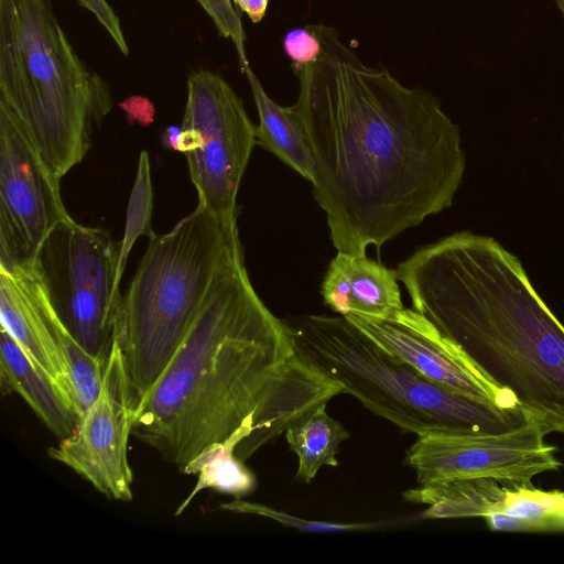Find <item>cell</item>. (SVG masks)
I'll list each match as a JSON object with an SVG mask.
<instances>
[{
  "label": "cell",
  "mask_w": 564,
  "mask_h": 564,
  "mask_svg": "<svg viewBox=\"0 0 564 564\" xmlns=\"http://www.w3.org/2000/svg\"><path fill=\"white\" fill-rule=\"evenodd\" d=\"M294 73L314 159L313 195L337 251L366 256L453 204L466 170L458 126L436 98L364 64L328 25Z\"/></svg>",
  "instance_id": "6da1fadb"
},
{
  "label": "cell",
  "mask_w": 564,
  "mask_h": 564,
  "mask_svg": "<svg viewBox=\"0 0 564 564\" xmlns=\"http://www.w3.org/2000/svg\"><path fill=\"white\" fill-rule=\"evenodd\" d=\"M343 393L254 291L236 230L182 346L132 412L131 436L181 473L231 438L246 462Z\"/></svg>",
  "instance_id": "7a4b0ae2"
},
{
  "label": "cell",
  "mask_w": 564,
  "mask_h": 564,
  "mask_svg": "<svg viewBox=\"0 0 564 564\" xmlns=\"http://www.w3.org/2000/svg\"><path fill=\"white\" fill-rule=\"evenodd\" d=\"M415 311L488 382L564 434V325L496 239L456 232L395 269Z\"/></svg>",
  "instance_id": "3957f363"
},
{
  "label": "cell",
  "mask_w": 564,
  "mask_h": 564,
  "mask_svg": "<svg viewBox=\"0 0 564 564\" xmlns=\"http://www.w3.org/2000/svg\"><path fill=\"white\" fill-rule=\"evenodd\" d=\"M113 107L110 87L74 50L52 0H0V111L62 178Z\"/></svg>",
  "instance_id": "277c9868"
},
{
  "label": "cell",
  "mask_w": 564,
  "mask_h": 564,
  "mask_svg": "<svg viewBox=\"0 0 564 564\" xmlns=\"http://www.w3.org/2000/svg\"><path fill=\"white\" fill-rule=\"evenodd\" d=\"M237 229L197 206L167 234L150 239L115 333L131 414L182 346Z\"/></svg>",
  "instance_id": "5b68a950"
},
{
  "label": "cell",
  "mask_w": 564,
  "mask_h": 564,
  "mask_svg": "<svg viewBox=\"0 0 564 564\" xmlns=\"http://www.w3.org/2000/svg\"><path fill=\"white\" fill-rule=\"evenodd\" d=\"M300 346L345 393L403 433L496 434L529 419L518 405L498 406L454 393L387 351L345 316L307 314L286 321Z\"/></svg>",
  "instance_id": "8992f818"
},
{
  "label": "cell",
  "mask_w": 564,
  "mask_h": 564,
  "mask_svg": "<svg viewBox=\"0 0 564 564\" xmlns=\"http://www.w3.org/2000/svg\"><path fill=\"white\" fill-rule=\"evenodd\" d=\"M119 256L120 242L108 230L69 216L48 234L33 264L67 332L104 364L122 303Z\"/></svg>",
  "instance_id": "52a82bcc"
},
{
  "label": "cell",
  "mask_w": 564,
  "mask_h": 564,
  "mask_svg": "<svg viewBox=\"0 0 564 564\" xmlns=\"http://www.w3.org/2000/svg\"><path fill=\"white\" fill-rule=\"evenodd\" d=\"M181 126L200 134L199 148L185 154L197 206L226 224H237V194L257 143L256 126L242 100L220 75L193 72Z\"/></svg>",
  "instance_id": "ba28073f"
},
{
  "label": "cell",
  "mask_w": 564,
  "mask_h": 564,
  "mask_svg": "<svg viewBox=\"0 0 564 564\" xmlns=\"http://www.w3.org/2000/svg\"><path fill=\"white\" fill-rule=\"evenodd\" d=\"M546 434L533 416L496 434L426 433L406 449L404 465L415 471L419 486L476 478L531 485L534 476L562 466L556 447L544 441Z\"/></svg>",
  "instance_id": "9c48e42d"
},
{
  "label": "cell",
  "mask_w": 564,
  "mask_h": 564,
  "mask_svg": "<svg viewBox=\"0 0 564 564\" xmlns=\"http://www.w3.org/2000/svg\"><path fill=\"white\" fill-rule=\"evenodd\" d=\"M59 182L15 121L0 111V268L32 267L48 234L69 217Z\"/></svg>",
  "instance_id": "30bf717a"
},
{
  "label": "cell",
  "mask_w": 564,
  "mask_h": 564,
  "mask_svg": "<svg viewBox=\"0 0 564 564\" xmlns=\"http://www.w3.org/2000/svg\"><path fill=\"white\" fill-rule=\"evenodd\" d=\"M116 338L104 369L101 392L80 417L75 431L47 453L109 499H133V475L128 462L131 412Z\"/></svg>",
  "instance_id": "8fae6325"
},
{
  "label": "cell",
  "mask_w": 564,
  "mask_h": 564,
  "mask_svg": "<svg viewBox=\"0 0 564 564\" xmlns=\"http://www.w3.org/2000/svg\"><path fill=\"white\" fill-rule=\"evenodd\" d=\"M345 317L387 351L444 389L498 406L517 405L509 394L482 378L457 346L414 308L403 307L386 318L357 314Z\"/></svg>",
  "instance_id": "7c38bea8"
},
{
  "label": "cell",
  "mask_w": 564,
  "mask_h": 564,
  "mask_svg": "<svg viewBox=\"0 0 564 564\" xmlns=\"http://www.w3.org/2000/svg\"><path fill=\"white\" fill-rule=\"evenodd\" d=\"M0 322L30 359L74 400L67 348L75 339L53 307L33 265L0 268Z\"/></svg>",
  "instance_id": "4fadbf2b"
},
{
  "label": "cell",
  "mask_w": 564,
  "mask_h": 564,
  "mask_svg": "<svg viewBox=\"0 0 564 564\" xmlns=\"http://www.w3.org/2000/svg\"><path fill=\"white\" fill-rule=\"evenodd\" d=\"M321 293L324 303L341 316L386 318L404 307L395 270L344 251L330 261Z\"/></svg>",
  "instance_id": "5bb4252c"
},
{
  "label": "cell",
  "mask_w": 564,
  "mask_h": 564,
  "mask_svg": "<svg viewBox=\"0 0 564 564\" xmlns=\"http://www.w3.org/2000/svg\"><path fill=\"white\" fill-rule=\"evenodd\" d=\"M0 375L3 393H18L58 440L75 431L80 415L74 400L30 359L2 327Z\"/></svg>",
  "instance_id": "9a60e30c"
},
{
  "label": "cell",
  "mask_w": 564,
  "mask_h": 564,
  "mask_svg": "<svg viewBox=\"0 0 564 564\" xmlns=\"http://www.w3.org/2000/svg\"><path fill=\"white\" fill-rule=\"evenodd\" d=\"M259 115L256 126L257 143L278 156L311 183L314 180V159L296 105L281 106L263 89L250 65L243 67Z\"/></svg>",
  "instance_id": "2e32d148"
},
{
  "label": "cell",
  "mask_w": 564,
  "mask_h": 564,
  "mask_svg": "<svg viewBox=\"0 0 564 564\" xmlns=\"http://www.w3.org/2000/svg\"><path fill=\"white\" fill-rule=\"evenodd\" d=\"M323 403L295 419L285 430V438L299 458L295 479L311 482L323 466L337 467L340 445L350 437L344 425L329 416Z\"/></svg>",
  "instance_id": "e0dca14e"
},
{
  "label": "cell",
  "mask_w": 564,
  "mask_h": 564,
  "mask_svg": "<svg viewBox=\"0 0 564 564\" xmlns=\"http://www.w3.org/2000/svg\"><path fill=\"white\" fill-rule=\"evenodd\" d=\"M484 519L495 531H564V491L506 484L499 513Z\"/></svg>",
  "instance_id": "ac0fdd59"
},
{
  "label": "cell",
  "mask_w": 564,
  "mask_h": 564,
  "mask_svg": "<svg viewBox=\"0 0 564 564\" xmlns=\"http://www.w3.org/2000/svg\"><path fill=\"white\" fill-rule=\"evenodd\" d=\"M238 445L239 441L235 438L215 445L185 468L183 474L198 475V479L189 496L176 509L175 516L181 514L204 489H214L236 498L247 496L256 489L254 474L235 454Z\"/></svg>",
  "instance_id": "d6986e66"
},
{
  "label": "cell",
  "mask_w": 564,
  "mask_h": 564,
  "mask_svg": "<svg viewBox=\"0 0 564 564\" xmlns=\"http://www.w3.org/2000/svg\"><path fill=\"white\" fill-rule=\"evenodd\" d=\"M153 208V189L151 182L150 160L147 151L139 155L138 169L130 194L123 238L120 241V256L118 263V282L123 275L129 253L139 237L150 239L158 235L151 224Z\"/></svg>",
  "instance_id": "ffe728a7"
},
{
  "label": "cell",
  "mask_w": 564,
  "mask_h": 564,
  "mask_svg": "<svg viewBox=\"0 0 564 564\" xmlns=\"http://www.w3.org/2000/svg\"><path fill=\"white\" fill-rule=\"evenodd\" d=\"M220 508L235 513L252 514L272 519L284 527L294 528L301 532L310 533H340L354 531H367L384 525L383 522H333L302 519L272 507L245 501L236 498L231 502L224 503Z\"/></svg>",
  "instance_id": "44dd1931"
},
{
  "label": "cell",
  "mask_w": 564,
  "mask_h": 564,
  "mask_svg": "<svg viewBox=\"0 0 564 564\" xmlns=\"http://www.w3.org/2000/svg\"><path fill=\"white\" fill-rule=\"evenodd\" d=\"M212 19L218 34L230 40L237 51L241 69L249 65L246 54V33L240 11L232 0H196Z\"/></svg>",
  "instance_id": "7402d4cb"
},
{
  "label": "cell",
  "mask_w": 564,
  "mask_h": 564,
  "mask_svg": "<svg viewBox=\"0 0 564 564\" xmlns=\"http://www.w3.org/2000/svg\"><path fill=\"white\" fill-rule=\"evenodd\" d=\"M283 51L292 62L294 73L317 62L322 54V42L314 25L295 28L283 37Z\"/></svg>",
  "instance_id": "603a6c76"
},
{
  "label": "cell",
  "mask_w": 564,
  "mask_h": 564,
  "mask_svg": "<svg viewBox=\"0 0 564 564\" xmlns=\"http://www.w3.org/2000/svg\"><path fill=\"white\" fill-rule=\"evenodd\" d=\"M80 7L91 12L104 26L123 55L129 54V47L121 29L119 17L107 0H76Z\"/></svg>",
  "instance_id": "cb8c5ba5"
},
{
  "label": "cell",
  "mask_w": 564,
  "mask_h": 564,
  "mask_svg": "<svg viewBox=\"0 0 564 564\" xmlns=\"http://www.w3.org/2000/svg\"><path fill=\"white\" fill-rule=\"evenodd\" d=\"M119 107L122 109L130 123L148 127L154 120V105L144 96H130L121 101Z\"/></svg>",
  "instance_id": "d4e9b609"
},
{
  "label": "cell",
  "mask_w": 564,
  "mask_h": 564,
  "mask_svg": "<svg viewBox=\"0 0 564 564\" xmlns=\"http://www.w3.org/2000/svg\"><path fill=\"white\" fill-rule=\"evenodd\" d=\"M270 0H232L240 12H245L253 23L264 18Z\"/></svg>",
  "instance_id": "484cf974"
},
{
  "label": "cell",
  "mask_w": 564,
  "mask_h": 564,
  "mask_svg": "<svg viewBox=\"0 0 564 564\" xmlns=\"http://www.w3.org/2000/svg\"><path fill=\"white\" fill-rule=\"evenodd\" d=\"M181 135L182 126H170L163 131L161 142L163 147L178 152Z\"/></svg>",
  "instance_id": "4316f807"
},
{
  "label": "cell",
  "mask_w": 564,
  "mask_h": 564,
  "mask_svg": "<svg viewBox=\"0 0 564 564\" xmlns=\"http://www.w3.org/2000/svg\"><path fill=\"white\" fill-rule=\"evenodd\" d=\"M557 7L560 8V10L562 11L563 13V17H564V0H555Z\"/></svg>",
  "instance_id": "83f0119b"
}]
</instances>
